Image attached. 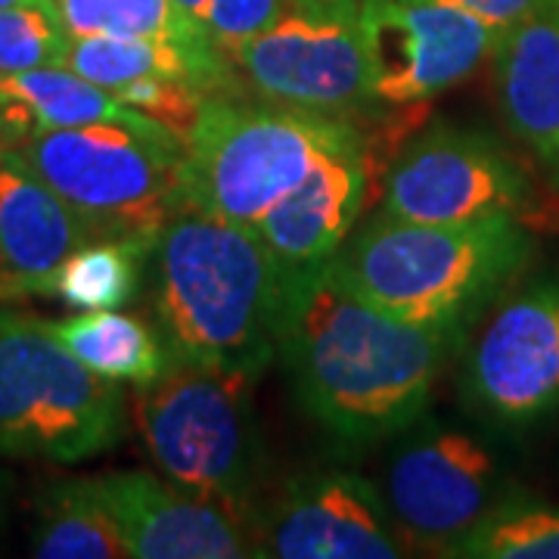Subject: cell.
Returning a JSON list of instances; mask_svg holds the SVG:
<instances>
[{"instance_id": "6da1fadb", "label": "cell", "mask_w": 559, "mask_h": 559, "mask_svg": "<svg viewBox=\"0 0 559 559\" xmlns=\"http://www.w3.org/2000/svg\"><path fill=\"white\" fill-rule=\"evenodd\" d=\"M280 277L277 358L305 414L345 444L414 426L466 330L382 311L333 261Z\"/></svg>"}, {"instance_id": "7a4b0ae2", "label": "cell", "mask_w": 559, "mask_h": 559, "mask_svg": "<svg viewBox=\"0 0 559 559\" xmlns=\"http://www.w3.org/2000/svg\"><path fill=\"white\" fill-rule=\"evenodd\" d=\"M156 330L175 364L261 377L277 358L280 267L259 230L180 209L150 249Z\"/></svg>"}, {"instance_id": "3957f363", "label": "cell", "mask_w": 559, "mask_h": 559, "mask_svg": "<svg viewBox=\"0 0 559 559\" xmlns=\"http://www.w3.org/2000/svg\"><path fill=\"white\" fill-rule=\"evenodd\" d=\"M532 255V227L513 215L423 224L380 212L330 261L382 311L423 326L466 330Z\"/></svg>"}, {"instance_id": "277c9868", "label": "cell", "mask_w": 559, "mask_h": 559, "mask_svg": "<svg viewBox=\"0 0 559 559\" xmlns=\"http://www.w3.org/2000/svg\"><path fill=\"white\" fill-rule=\"evenodd\" d=\"M360 140L364 131L352 119L246 100L242 94L209 97L183 138V202L255 230L318 162Z\"/></svg>"}, {"instance_id": "5b68a950", "label": "cell", "mask_w": 559, "mask_h": 559, "mask_svg": "<svg viewBox=\"0 0 559 559\" xmlns=\"http://www.w3.org/2000/svg\"><path fill=\"white\" fill-rule=\"evenodd\" d=\"M7 153L84 221L91 240H131L153 249L162 227L187 209L183 140L146 116L44 131Z\"/></svg>"}, {"instance_id": "8992f818", "label": "cell", "mask_w": 559, "mask_h": 559, "mask_svg": "<svg viewBox=\"0 0 559 559\" xmlns=\"http://www.w3.org/2000/svg\"><path fill=\"white\" fill-rule=\"evenodd\" d=\"M121 436L119 382L87 370L47 320L0 311V457L84 463Z\"/></svg>"}, {"instance_id": "52a82bcc", "label": "cell", "mask_w": 559, "mask_h": 559, "mask_svg": "<svg viewBox=\"0 0 559 559\" xmlns=\"http://www.w3.org/2000/svg\"><path fill=\"white\" fill-rule=\"evenodd\" d=\"M255 373L212 364H171L140 385L134 423L165 479L246 507L259 479Z\"/></svg>"}, {"instance_id": "ba28073f", "label": "cell", "mask_w": 559, "mask_h": 559, "mask_svg": "<svg viewBox=\"0 0 559 559\" xmlns=\"http://www.w3.org/2000/svg\"><path fill=\"white\" fill-rule=\"evenodd\" d=\"M382 215L454 224L513 215L525 227H559V202L532 165L485 131L436 124L401 146L382 180Z\"/></svg>"}, {"instance_id": "9c48e42d", "label": "cell", "mask_w": 559, "mask_h": 559, "mask_svg": "<svg viewBox=\"0 0 559 559\" xmlns=\"http://www.w3.org/2000/svg\"><path fill=\"white\" fill-rule=\"evenodd\" d=\"M227 60L242 91L264 103L352 121L385 109L373 94L358 16L289 3L264 32L237 44Z\"/></svg>"}, {"instance_id": "30bf717a", "label": "cell", "mask_w": 559, "mask_h": 559, "mask_svg": "<svg viewBox=\"0 0 559 559\" xmlns=\"http://www.w3.org/2000/svg\"><path fill=\"white\" fill-rule=\"evenodd\" d=\"M385 463L382 500L407 547L454 557L466 535L507 500L495 454L469 432L407 426Z\"/></svg>"}, {"instance_id": "8fae6325", "label": "cell", "mask_w": 559, "mask_h": 559, "mask_svg": "<svg viewBox=\"0 0 559 559\" xmlns=\"http://www.w3.org/2000/svg\"><path fill=\"white\" fill-rule=\"evenodd\" d=\"M463 395L503 429H528L559 407V280H535L488 314L466 348Z\"/></svg>"}, {"instance_id": "7c38bea8", "label": "cell", "mask_w": 559, "mask_h": 559, "mask_svg": "<svg viewBox=\"0 0 559 559\" xmlns=\"http://www.w3.org/2000/svg\"><path fill=\"white\" fill-rule=\"evenodd\" d=\"M358 20L380 106L432 103L479 72L503 32L439 0H367Z\"/></svg>"}, {"instance_id": "4fadbf2b", "label": "cell", "mask_w": 559, "mask_h": 559, "mask_svg": "<svg viewBox=\"0 0 559 559\" xmlns=\"http://www.w3.org/2000/svg\"><path fill=\"white\" fill-rule=\"evenodd\" d=\"M255 550L274 559H399L407 544L382 491L355 473H314L289 481L255 520Z\"/></svg>"}, {"instance_id": "5bb4252c", "label": "cell", "mask_w": 559, "mask_h": 559, "mask_svg": "<svg viewBox=\"0 0 559 559\" xmlns=\"http://www.w3.org/2000/svg\"><path fill=\"white\" fill-rule=\"evenodd\" d=\"M97 481L131 559L259 557L255 520L240 503L140 469Z\"/></svg>"}, {"instance_id": "9a60e30c", "label": "cell", "mask_w": 559, "mask_h": 559, "mask_svg": "<svg viewBox=\"0 0 559 559\" xmlns=\"http://www.w3.org/2000/svg\"><path fill=\"white\" fill-rule=\"evenodd\" d=\"M367 190L370 168L364 140L318 162L255 227L280 274L308 271L333 259L367 212Z\"/></svg>"}, {"instance_id": "2e32d148", "label": "cell", "mask_w": 559, "mask_h": 559, "mask_svg": "<svg viewBox=\"0 0 559 559\" xmlns=\"http://www.w3.org/2000/svg\"><path fill=\"white\" fill-rule=\"evenodd\" d=\"M91 230L13 153L0 150V301L53 296L66 259Z\"/></svg>"}, {"instance_id": "e0dca14e", "label": "cell", "mask_w": 559, "mask_h": 559, "mask_svg": "<svg viewBox=\"0 0 559 559\" xmlns=\"http://www.w3.org/2000/svg\"><path fill=\"white\" fill-rule=\"evenodd\" d=\"M491 91L507 131L554 168L559 156V13L554 7L500 32Z\"/></svg>"}, {"instance_id": "ac0fdd59", "label": "cell", "mask_w": 559, "mask_h": 559, "mask_svg": "<svg viewBox=\"0 0 559 559\" xmlns=\"http://www.w3.org/2000/svg\"><path fill=\"white\" fill-rule=\"evenodd\" d=\"M138 119L140 112L66 66L0 75V150H16L44 131Z\"/></svg>"}, {"instance_id": "d6986e66", "label": "cell", "mask_w": 559, "mask_h": 559, "mask_svg": "<svg viewBox=\"0 0 559 559\" xmlns=\"http://www.w3.org/2000/svg\"><path fill=\"white\" fill-rule=\"evenodd\" d=\"M50 326L57 340L103 380L131 382L140 389L159 380L175 364L159 330L134 314H121L119 308L81 311Z\"/></svg>"}, {"instance_id": "ffe728a7", "label": "cell", "mask_w": 559, "mask_h": 559, "mask_svg": "<svg viewBox=\"0 0 559 559\" xmlns=\"http://www.w3.org/2000/svg\"><path fill=\"white\" fill-rule=\"evenodd\" d=\"M32 554L40 559H131L97 479H69L44 491Z\"/></svg>"}, {"instance_id": "44dd1931", "label": "cell", "mask_w": 559, "mask_h": 559, "mask_svg": "<svg viewBox=\"0 0 559 559\" xmlns=\"http://www.w3.org/2000/svg\"><path fill=\"white\" fill-rule=\"evenodd\" d=\"M69 38H159L178 44H212L202 22L187 16L175 0H50Z\"/></svg>"}, {"instance_id": "7402d4cb", "label": "cell", "mask_w": 559, "mask_h": 559, "mask_svg": "<svg viewBox=\"0 0 559 559\" xmlns=\"http://www.w3.org/2000/svg\"><path fill=\"white\" fill-rule=\"evenodd\" d=\"M150 246L131 240H91L75 249L57 274L53 296L75 311H109L134 299Z\"/></svg>"}, {"instance_id": "603a6c76", "label": "cell", "mask_w": 559, "mask_h": 559, "mask_svg": "<svg viewBox=\"0 0 559 559\" xmlns=\"http://www.w3.org/2000/svg\"><path fill=\"white\" fill-rule=\"evenodd\" d=\"M454 557L559 559V507L507 498L466 535Z\"/></svg>"}, {"instance_id": "cb8c5ba5", "label": "cell", "mask_w": 559, "mask_h": 559, "mask_svg": "<svg viewBox=\"0 0 559 559\" xmlns=\"http://www.w3.org/2000/svg\"><path fill=\"white\" fill-rule=\"evenodd\" d=\"M69 32L53 3L0 7V75L62 66Z\"/></svg>"}, {"instance_id": "d4e9b609", "label": "cell", "mask_w": 559, "mask_h": 559, "mask_svg": "<svg viewBox=\"0 0 559 559\" xmlns=\"http://www.w3.org/2000/svg\"><path fill=\"white\" fill-rule=\"evenodd\" d=\"M112 97L140 116L165 124L180 140L190 134V128L197 124L202 106L209 100V94H202L200 87L180 79H159V75L121 84L119 91H112Z\"/></svg>"}, {"instance_id": "484cf974", "label": "cell", "mask_w": 559, "mask_h": 559, "mask_svg": "<svg viewBox=\"0 0 559 559\" xmlns=\"http://www.w3.org/2000/svg\"><path fill=\"white\" fill-rule=\"evenodd\" d=\"M286 7L289 0H209L202 28L227 57L237 44L264 32Z\"/></svg>"}, {"instance_id": "4316f807", "label": "cell", "mask_w": 559, "mask_h": 559, "mask_svg": "<svg viewBox=\"0 0 559 559\" xmlns=\"http://www.w3.org/2000/svg\"><path fill=\"white\" fill-rule=\"evenodd\" d=\"M439 3L460 7V10L479 16L495 28H510V25L528 20V16L550 7V0H439Z\"/></svg>"}, {"instance_id": "83f0119b", "label": "cell", "mask_w": 559, "mask_h": 559, "mask_svg": "<svg viewBox=\"0 0 559 559\" xmlns=\"http://www.w3.org/2000/svg\"><path fill=\"white\" fill-rule=\"evenodd\" d=\"M296 7H305V10H320V13H345V16H358L360 7L367 0H289Z\"/></svg>"}, {"instance_id": "f1b7e54d", "label": "cell", "mask_w": 559, "mask_h": 559, "mask_svg": "<svg viewBox=\"0 0 559 559\" xmlns=\"http://www.w3.org/2000/svg\"><path fill=\"white\" fill-rule=\"evenodd\" d=\"M180 10L187 13V16H193L197 22H202L205 16V10H209V0H175Z\"/></svg>"}, {"instance_id": "f546056e", "label": "cell", "mask_w": 559, "mask_h": 559, "mask_svg": "<svg viewBox=\"0 0 559 559\" xmlns=\"http://www.w3.org/2000/svg\"><path fill=\"white\" fill-rule=\"evenodd\" d=\"M16 3H50V0H0V7H16Z\"/></svg>"}, {"instance_id": "4dcf8cb0", "label": "cell", "mask_w": 559, "mask_h": 559, "mask_svg": "<svg viewBox=\"0 0 559 559\" xmlns=\"http://www.w3.org/2000/svg\"><path fill=\"white\" fill-rule=\"evenodd\" d=\"M550 171H554V175L559 178V156H557V162H554V168H550Z\"/></svg>"}, {"instance_id": "1f68e13d", "label": "cell", "mask_w": 559, "mask_h": 559, "mask_svg": "<svg viewBox=\"0 0 559 559\" xmlns=\"http://www.w3.org/2000/svg\"><path fill=\"white\" fill-rule=\"evenodd\" d=\"M550 7H554V10H557V13H559V0H550Z\"/></svg>"}]
</instances>
